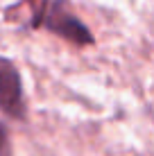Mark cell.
<instances>
[{
  "mask_svg": "<svg viewBox=\"0 0 154 156\" xmlns=\"http://www.w3.org/2000/svg\"><path fill=\"white\" fill-rule=\"evenodd\" d=\"M5 20L18 23L23 30H41L59 36L77 48L95 43L93 32L75 16L68 0H16L5 9Z\"/></svg>",
  "mask_w": 154,
  "mask_h": 156,
  "instance_id": "6da1fadb",
  "label": "cell"
},
{
  "mask_svg": "<svg viewBox=\"0 0 154 156\" xmlns=\"http://www.w3.org/2000/svg\"><path fill=\"white\" fill-rule=\"evenodd\" d=\"M0 111L12 120L27 118V102L23 93V77L12 59L0 57Z\"/></svg>",
  "mask_w": 154,
  "mask_h": 156,
  "instance_id": "7a4b0ae2",
  "label": "cell"
},
{
  "mask_svg": "<svg viewBox=\"0 0 154 156\" xmlns=\"http://www.w3.org/2000/svg\"><path fill=\"white\" fill-rule=\"evenodd\" d=\"M0 156H12V140L2 120H0Z\"/></svg>",
  "mask_w": 154,
  "mask_h": 156,
  "instance_id": "3957f363",
  "label": "cell"
}]
</instances>
